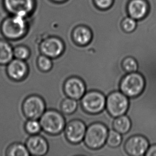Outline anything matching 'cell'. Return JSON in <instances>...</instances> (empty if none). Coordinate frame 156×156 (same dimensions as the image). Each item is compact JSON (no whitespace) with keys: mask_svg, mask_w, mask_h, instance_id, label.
<instances>
[{"mask_svg":"<svg viewBox=\"0 0 156 156\" xmlns=\"http://www.w3.org/2000/svg\"><path fill=\"white\" fill-rule=\"evenodd\" d=\"M145 87V79L138 72L128 73L123 77L120 83V91L130 98H135L141 95Z\"/></svg>","mask_w":156,"mask_h":156,"instance_id":"1","label":"cell"},{"mask_svg":"<svg viewBox=\"0 0 156 156\" xmlns=\"http://www.w3.org/2000/svg\"><path fill=\"white\" fill-rule=\"evenodd\" d=\"M3 35L7 40L16 41L25 35L26 32V22L25 17L13 15L4 20L1 26Z\"/></svg>","mask_w":156,"mask_h":156,"instance_id":"2","label":"cell"},{"mask_svg":"<svg viewBox=\"0 0 156 156\" xmlns=\"http://www.w3.org/2000/svg\"><path fill=\"white\" fill-rule=\"evenodd\" d=\"M108 130L105 125L99 122L91 125L87 129L85 135V144L88 148L98 149L107 142Z\"/></svg>","mask_w":156,"mask_h":156,"instance_id":"3","label":"cell"},{"mask_svg":"<svg viewBox=\"0 0 156 156\" xmlns=\"http://www.w3.org/2000/svg\"><path fill=\"white\" fill-rule=\"evenodd\" d=\"M42 129L51 135L61 133L65 127V119L62 114L55 110L45 112L40 118Z\"/></svg>","mask_w":156,"mask_h":156,"instance_id":"4","label":"cell"},{"mask_svg":"<svg viewBox=\"0 0 156 156\" xmlns=\"http://www.w3.org/2000/svg\"><path fill=\"white\" fill-rule=\"evenodd\" d=\"M129 106L128 97L122 92L115 91L110 93L106 99L108 112L112 117H117L126 113Z\"/></svg>","mask_w":156,"mask_h":156,"instance_id":"5","label":"cell"},{"mask_svg":"<svg viewBox=\"0 0 156 156\" xmlns=\"http://www.w3.org/2000/svg\"><path fill=\"white\" fill-rule=\"evenodd\" d=\"M81 104L83 109L87 112L99 114L105 108L106 99L102 92L98 91H89L83 96Z\"/></svg>","mask_w":156,"mask_h":156,"instance_id":"6","label":"cell"},{"mask_svg":"<svg viewBox=\"0 0 156 156\" xmlns=\"http://www.w3.org/2000/svg\"><path fill=\"white\" fill-rule=\"evenodd\" d=\"M45 110V104L42 98L37 95L26 98L22 104V112L28 119H38Z\"/></svg>","mask_w":156,"mask_h":156,"instance_id":"7","label":"cell"},{"mask_svg":"<svg viewBox=\"0 0 156 156\" xmlns=\"http://www.w3.org/2000/svg\"><path fill=\"white\" fill-rule=\"evenodd\" d=\"M149 144L150 142L145 136L135 134L127 140L125 144V150L129 156H144L149 147Z\"/></svg>","mask_w":156,"mask_h":156,"instance_id":"8","label":"cell"},{"mask_svg":"<svg viewBox=\"0 0 156 156\" xmlns=\"http://www.w3.org/2000/svg\"><path fill=\"white\" fill-rule=\"evenodd\" d=\"M5 73L11 80L19 82L26 78L28 74V67L25 60L14 58L6 65Z\"/></svg>","mask_w":156,"mask_h":156,"instance_id":"9","label":"cell"},{"mask_svg":"<svg viewBox=\"0 0 156 156\" xmlns=\"http://www.w3.org/2000/svg\"><path fill=\"white\" fill-rule=\"evenodd\" d=\"M87 129L86 125L82 121L72 120L66 126V136L72 144L80 143L84 139Z\"/></svg>","mask_w":156,"mask_h":156,"instance_id":"10","label":"cell"},{"mask_svg":"<svg viewBox=\"0 0 156 156\" xmlns=\"http://www.w3.org/2000/svg\"><path fill=\"white\" fill-rule=\"evenodd\" d=\"M4 5L13 15L25 17L33 10V0H4Z\"/></svg>","mask_w":156,"mask_h":156,"instance_id":"11","label":"cell"},{"mask_svg":"<svg viewBox=\"0 0 156 156\" xmlns=\"http://www.w3.org/2000/svg\"><path fill=\"white\" fill-rule=\"evenodd\" d=\"M64 91L68 97L77 100L80 99L84 95L86 86L81 79L74 77L66 81Z\"/></svg>","mask_w":156,"mask_h":156,"instance_id":"12","label":"cell"},{"mask_svg":"<svg viewBox=\"0 0 156 156\" xmlns=\"http://www.w3.org/2000/svg\"><path fill=\"white\" fill-rule=\"evenodd\" d=\"M40 48L43 55L50 58H56L63 53L65 47L59 38L50 37L42 43Z\"/></svg>","mask_w":156,"mask_h":156,"instance_id":"13","label":"cell"},{"mask_svg":"<svg viewBox=\"0 0 156 156\" xmlns=\"http://www.w3.org/2000/svg\"><path fill=\"white\" fill-rule=\"evenodd\" d=\"M30 154L33 156H43L47 154L49 147L46 140L40 135H32L26 143Z\"/></svg>","mask_w":156,"mask_h":156,"instance_id":"14","label":"cell"},{"mask_svg":"<svg viewBox=\"0 0 156 156\" xmlns=\"http://www.w3.org/2000/svg\"><path fill=\"white\" fill-rule=\"evenodd\" d=\"M128 10L132 18L140 19L146 15L147 5L144 0H132L129 3Z\"/></svg>","mask_w":156,"mask_h":156,"instance_id":"15","label":"cell"},{"mask_svg":"<svg viewBox=\"0 0 156 156\" xmlns=\"http://www.w3.org/2000/svg\"><path fill=\"white\" fill-rule=\"evenodd\" d=\"M13 58L12 45L7 41L0 39V66H6Z\"/></svg>","mask_w":156,"mask_h":156,"instance_id":"16","label":"cell"},{"mask_svg":"<svg viewBox=\"0 0 156 156\" xmlns=\"http://www.w3.org/2000/svg\"><path fill=\"white\" fill-rule=\"evenodd\" d=\"M74 40L80 45H86L92 39V34L89 29L85 27H78L73 33Z\"/></svg>","mask_w":156,"mask_h":156,"instance_id":"17","label":"cell"},{"mask_svg":"<svg viewBox=\"0 0 156 156\" xmlns=\"http://www.w3.org/2000/svg\"><path fill=\"white\" fill-rule=\"evenodd\" d=\"M132 127V122L130 118L126 115H122L116 117L113 122L114 129L122 134L128 133Z\"/></svg>","mask_w":156,"mask_h":156,"instance_id":"18","label":"cell"},{"mask_svg":"<svg viewBox=\"0 0 156 156\" xmlns=\"http://www.w3.org/2000/svg\"><path fill=\"white\" fill-rule=\"evenodd\" d=\"M6 156H28L30 154L26 146L21 142H13L9 145L5 152Z\"/></svg>","mask_w":156,"mask_h":156,"instance_id":"19","label":"cell"},{"mask_svg":"<svg viewBox=\"0 0 156 156\" xmlns=\"http://www.w3.org/2000/svg\"><path fill=\"white\" fill-rule=\"evenodd\" d=\"M122 66L125 72H126L127 73L137 72L139 67L137 60L132 56L125 58L124 59L122 60Z\"/></svg>","mask_w":156,"mask_h":156,"instance_id":"20","label":"cell"},{"mask_svg":"<svg viewBox=\"0 0 156 156\" xmlns=\"http://www.w3.org/2000/svg\"><path fill=\"white\" fill-rule=\"evenodd\" d=\"M122 142V134L116 130H110L108 135L107 143L112 148H117Z\"/></svg>","mask_w":156,"mask_h":156,"instance_id":"21","label":"cell"},{"mask_svg":"<svg viewBox=\"0 0 156 156\" xmlns=\"http://www.w3.org/2000/svg\"><path fill=\"white\" fill-rule=\"evenodd\" d=\"M76 100L68 98L63 100L61 105V109L66 114H72L76 111L77 108Z\"/></svg>","mask_w":156,"mask_h":156,"instance_id":"22","label":"cell"},{"mask_svg":"<svg viewBox=\"0 0 156 156\" xmlns=\"http://www.w3.org/2000/svg\"><path fill=\"white\" fill-rule=\"evenodd\" d=\"M42 129L40 122L37 119H29L25 123L24 129L26 133L30 135H35L38 134Z\"/></svg>","mask_w":156,"mask_h":156,"instance_id":"23","label":"cell"},{"mask_svg":"<svg viewBox=\"0 0 156 156\" xmlns=\"http://www.w3.org/2000/svg\"><path fill=\"white\" fill-rule=\"evenodd\" d=\"M13 55L15 58L25 60L30 57V50L25 45H17L13 48Z\"/></svg>","mask_w":156,"mask_h":156,"instance_id":"24","label":"cell"},{"mask_svg":"<svg viewBox=\"0 0 156 156\" xmlns=\"http://www.w3.org/2000/svg\"><path fill=\"white\" fill-rule=\"evenodd\" d=\"M37 64L41 70L43 72H48L52 68L53 63L50 58L43 55L38 58Z\"/></svg>","mask_w":156,"mask_h":156,"instance_id":"25","label":"cell"},{"mask_svg":"<svg viewBox=\"0 0 156 156\" xmlns=\"http://www.w3.org/2000/svg\"><path fill=\"white\" fill-rule=\"evenodd\" d=\"M136 22L133 18H126L123 20L122 26L125 31L127 33L133 32L136 27Z\"/></svg>","mask_w":156,"mask_h":156,"instance_id":"26","label":"cell"},{"mask_svg":"<svg viewBox=\"0 0 156 156\" xmlns=\"http://www.w3.org/2000/svg\"><path fill=\"white\" fill-rule=\"evenodd\" d=\"M97 5L101 9H107L112 5V0H94Z\"/></svg>","mask_w":156,"mask_h":156,"instance_id":"27","label":"cell"},{"mask_svg":"<svg viewBox=\"0 0 156 156\" xmlns=\"http://www.w3.org/2000/svg\"><path fill=\"white\" fill-rule=\"evenodd\" d=\"M145 155L147 156H156V144H152L149 147Z\"/></svg>","mask_w":156,"mask_h":156,"instance_id":"28","label":"cell"},{"mask_svg":"<svg viewBox=\"0 0 156 156\" xmlns=\"http://www.w3.org/2000/svg\"><path fill=\"white\" fill-rule=\"evenodd\" d=\"M55 1H57V2H60V1H62L63 0H55Z\"/></svg>","mask_w":156,"mask_h":156,"instance_id":"29","label":"cell"}]
</instances>
